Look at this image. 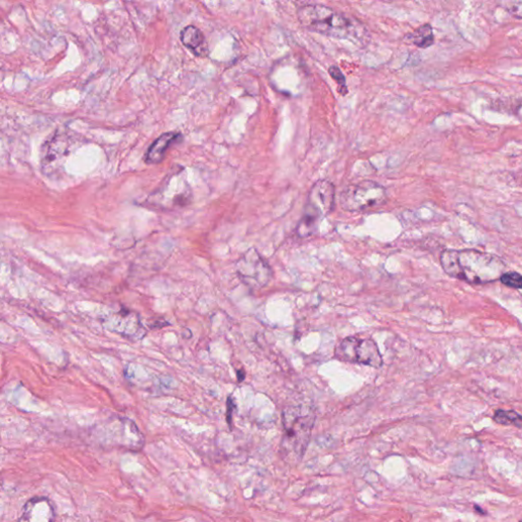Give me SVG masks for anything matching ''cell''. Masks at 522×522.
<instances>
[{
    "instance_id": "obj_8",
    "label": "cell",
    "mask_w": 522,
    "mask_h": 522,
    "mask_svg": "<svg viewBox=\"0 0 522 522\" xmlns=\"http://www.w3.org/2000/svg\"><path fill=\"white\" fill-rule=\"evenodd\" d=\"M54 521L55 512L50 501L44 497H35L26 503L18 522Z\"/></svg>"
},
{
    "instance_id": "obj_11",
    "label": "cell",
    "mask_w": 522,
    "mask_h": 522,
    "mask_svg": "<svg viewBox=\"0 0 522 522\" xmlns=\"http://www.w3.org/2000/svg\"><path fill=\"white\" fill-rule=\"evenodd\" d=\"M408 39L410 40L411 43L420 47V48H429L435 42V35L432 26L430 23H425V25L411 33L408 36Z\"/></svg>"
},
{
    "instance_id": "obj_1",
    "label": "cell",
    "mask_w": 522,
    "mask_h": 522,
    "mask_svg": "<svg viewBox=\"0 0 522 522\" xmlns=\"http://www.w3.org/2000/svg\"><path fill=\"white\" fill-rule=\"evenodd\" d=\"M440 263L447 276L470 284L495 283L507 269L499 256L477 249H445Z\"/></svg>"
},
{
    "instance_id": "obj_14",
    "label": "cell",
    "mask_w": 522,
    "mask_h": 522,
    "mask_svg": "<svg viewBox=\"0 0 522 522\" xmlns=\"http://www.w3.org/2000/svg\"><path fill=\"white\" fill-rule=\"evenodd\" d=\"M503 8L515 18L522 20V1H507L503 4Z\"/></svg>"
},
{
    "instance_id": "obj_5",
    "label": "cell",
    "mask_w": 522,
    "mask_h": 522,
    "mask_svg": "<svg viewBox=\"0 0 522 522\" xmlns=\"http://www.w3.org/2000/svg\"><path fill=\"white\" fill-rule=\"evenodd\" d=\"M336 357L342 361L375 368L383 366L382 355L378 345L371 339L345 338L336 349Z\"/></svg>"
},
{
    "instance_id": "obj_9",
    "label": "cell",
    "mask_w": 522,
    "mask_h": 522,
    "mask_svg": "<svg viewBox=\"0 0 522 522\" xmlns=\"http://www.w3.org/2000/svg\"><path fill=\"white\" fill-rule=\"evenodd\" d=\"M182 140V134L179 132H168L155 139L145 154V162L148 164H159L164 161L166 152L175 143Z\"/></svg>"
},
{
    "instance_id": "obj_4",
    "label": "cell",
    "mask_w": 522,
    "mask_h": 522,
    "mask_svg": "<svg viewBox=\"0 0 522 522\" xmlns=\"http://www.w3.org/2000/svg\"><path fill=\"white\" fill-rule=\"evenodd\" d=\"M387 199V193L383 186L373 181H361L345 188L341 193L340 204L350 213H361L380 206Z\"/></svg>"
},
{
    "instance_id": "obj_3",
    "label": "cell",
    "mask_w": 522,
    "mask_h": 522,
    "mask_svg": "<svg viewBox=\"0 0 522 522\" xmlns=\"http://www.w3.org/2000/svg\"><path fill=\"white\" fill-rule=\"evenodd\" d=\"M298 20L309 31L347 39L355 37L356 26L351 18L323 4H305L297 11Z\"/></svg>"
},
{
    "instance_id": "obj_16",
    "label": "cell",
    "mask_w": 522,
    "mask_h": 522,
    "mask_svg": "<svg viewBox=\"0 0 522 522\" xmlns=\"http://www.w3.org/2000/svg\"><path fill=\"white\" fill-rule=\"evenodd\" d=\"M474 509H476V511H479V513H481V515H486V512H484V510L481 509V508L476 506H476H474Z\"/></svg>"
},
{
    "instance_id": "obj_13",
    "label": "cell",
    "mask_w": 522,
    "mask_h": 522,
    "mask_svg": "<svg viewBox=\"0 0 522 522\" xmlns=\"http://www.w3.org/2000/svg\"><path fill=\"white\" fill-rule=\"evenodd\" d=\"M500 282L508 288L522 290V275L516 272H506L500 277Z\"/></svg>"
},
{
    "instance_id": "obj_2",
    "label": "cell",
    "mask_w": 522,
    "mask_h": 522,
    "mask_svg": "<svg viewBox=\"0 0 522 522\" xmlns=\"http://www.w3.org/2000/svg\"><path fill=\"white\" fill-rule=\"evenodd\" d=\"M314 409L307 405L289 406L283 411L284 436L282 451L284 457L299 460L304 454L315 423Z\"/></svg>"
},
{
    "instance_id": "obj_12",
    "label": "cell",
    "mask_w": 522,
    "mask_h": 522,
    "mask_svg": "<svg viewBox=\"0 0 522 522\" xmlns=\"http://www.w3.org/2000/svg\"><path fill=\"white\" fill-rule=\"evenodd\" d=\"M494 422L501 425H513L522 430V415L515 410H503L498 409L493 416Z\"/></svg>"
},
{
    "instance_id": "obj_7",
    "label": "cell",
    "mask_w": 522,
    "mask_h": 522,
    "mask_svg": "<svg viewBox=\"0 0 522 522\" xmlns=\"http://www.w3.org/2000/svg\"><path fill=\"white\" fill-rule=\"evenodd\" d=\"M335 206V187L326 180H319L310 190L305 208L321 218L330 213Z\"/></svg>"
},
{
    "instance_id": "obj_10",
    "label": "cell",
    "mask_w": 522,
    "mask_h": 522,
    "mask_svg": "<svg viewBox=\"0 0 522 522\" xmlns=\"http://www.w3.org/2000/svg\"><path fill=\"white\" fill-rule=\"evenodd\" d=\"M181 41L186 48L189 49L194 55L204 58L208 54V46L203 33L198 28L190 25L181 32Z\"/></svg>"
},
{
    "instance_id": "obj_15",
    "label": "cell",
    "mask_w": 522,
    "mask_h": 522,
    "mask_svg": "<svg viewBox=\"0 0 522 522\" xmlns=\"http://www.w3.org/2000/svg\"><path fill=\"white\" fill-rule=\"evenodd\" d=\"M329 73H330L331 77L333 78L335 81H337V83L342 85V86L346 89V80L344 75L342 74V72H341V70L339 69L337 65H331L330 70H329Z\"/></svg>"
},
{
    "instance_id": "obj_6",
    "label": "cell",
    "mask_w": 522,
    "mask_h": 522,
    "mask_svg": "<svg viewBox=\"0 0 522 522\" xmlns=\"http://www.w3.org/2000/svg\"><path fill=\"white\" fill-rule=\"evenodd\" d=\"M238 272L243 283L253 290L265 288L272 277V270L269 263L255 248L247 251L240 260Z\"/></svg>"
}]
</instances>
